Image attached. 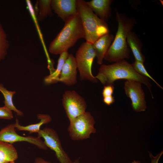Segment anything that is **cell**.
<instances>
[{
	"mask_svg": "<svg viewBox=\"0 0 163 163\" xmlns=\"http://www.w3.org/2000/svg\"><path fill=\"white\" fill-rule=\"evenodd\" d=\"M95 77L105 85H113L115 81L119 79L136 81L145 85L152 95L149 79L137 73L132 65L124 59L111 65L102 64Z\"/></svg>",
	"mask_w": 163,
	"mask_h": 163,
	"instance_id": "obj_1",
	"label": "cell"
},
{
	"mask_svg": "<svg viewBox=\"0 0 163 163\" xmlns=\"http://www.w3.org/2000/svg\"><path fill=\"white\" fill-rule=\"evenodd\" d=\"M85 38V32L78 14L65 22L62 30L50 43L49 51L52 54L60 55L73 46L78 40Z\"/></svg>",
	"mask_w": 163,
	"mask_h": 163,
	"instance_id": "obj_2",
	"label": "cell"
},
{
	"mask_svg": "<svg viewBox=\"0 0 163 163\" xmlns=\"http://www.w3.org/2000/svg\"><path fill=\"white\" fill-rule=\"evenodd\" d=\"M116 16L118 23L117 30L104 59L110 62H116L129 58V50L127 37L135 23L133 19L117 12Z\"/></svg>",
	"mask_w": 163,
	"mask_h": 163,
	"instance_id": "obj_3",
	"label": "cell"
},
{
	"mask_svg": "<svg viewBox=\"0 0 163 163\" xmlns=\"http://www.w3.org/2000/svg\"><path fill=\"white\" fill-rule=\"evenodd\" d=\"M76 6L85 32L86 42L92 44L101 36L109 33V27L106 21L93 12L86 1L76 0Z\"/></svg>",
	"mask_w": 163,
	"mask_h": 163,
	"instance_id": "obj_4",
	"label": "cell"
},
{
	"mask_svg": "<svg viewBox=\"0 0 163 163\" xmlns=\"http://www.w3.org/2000/svg\"><path fill=\"white\" fill-rule=\"evenodd\" d=\"M95 57L92 44L86 42L83 43L78 49L75 58L81 80L97 82L92 72V65Z\"/></svg>",
	"mask_w": 163,
	"mask_h": 163,
	"instance_id": "obj_5",
	"label": "cell"
},
{
	"mask_svg": "<svg viewBox=\"0 0 163 163\" xmlns=\"http://www.w3.org/2000/svg\"><path fill=\"white\" fill-rule=\"evenodd\" d=\"M69 122L68 131L73 140L88 139L91 134L96 133L95 120L90 112L86 111Z\"/></svg>",
	"mask_w": 163,
	"mask_h": 163,
	"instance_id": "obj_6",
	"label": "cell"
},
{
	"mask_svg": "<svg viewBox=\"0 0 163 163\" xmlns=\"http://www.w3.org/2000/svg\"><path fill=\"white\" fill-rule=\"evenodd\" d=\"M62 104L69 122L86 111L87 107L84 98L74 90L65 92Z\"/></svg>",
	"mask_w": 163,
	"mask_h": 163,
	"instance_id": "obj_7",
	"label": "cell"
},
{
	"mask_svg": "<svg viewBox=\"0 0 163 163\" xmlns=\"http://www.w3.org/2000/svg\"><path fill=\"white\" fill-rule=\"evenodd\" d=\"M37 136L43 138L46 146L54 152L60 163H72L73 161L63 149L58 134L55 130L45 127L40 129L37 133Z\"/></svg>",
	"mask_w": 163,
	"mask_h": 163,
	"instance_id": "obj_8",
	"label": "cell"
},
{
	"mask_svg": "<svg viewBox=\"0 0 163 163\" xmlns=\"http://www.w3.org/2000/svg\"><path fill=\"white\" fill-rule=\"evenodd\" d=\"M141 84L132 80H126L124 83L125 94L131 101L133 110L136 112L145 111L147 108L145 94Z\"/></svg>",
	"mask_w": 163,
	"mask_h": 163,
	"instance_id": "obj_9",
	"label": "cell"
},
{
	"mask_svg": "<svg viewBox=\"0 0 163 163\" xmlns=\"http://www.w3.org/2000/svg\"><path fill=\"white\" fill-rule=\"evenodd\" d=\"M14 123L9 124L0 130V141L12 144L21 142H26L36 145L39 149L46 150L48 147L41 138L37 136H24L17 133Z\"/></svg>",
	"mask_w": 163,
	"mask_h": 163,
	"instance_id": "obj_10",
	"label": "cell"
},
{
	"mask_svg": "<svg viewBox=\"0 0 163 163\" xmlns=\"http://www.w3.org/2000/svg\"><path fill=\"white\" fill-rule=\"evenodd\" d=\"M76 0H51L53 10L65 22L78 14Z\"/></svg>",
	"mask_w": 163,
	"mask_h": 163,
	"instance_id": "obj_11",
	"label": "cell"
},
{
	"mask_svg": "<svg viewBox=\"0 0 163 163\" xmlns=\"http://www.w3.org/2000/svg\"><path fill=\"white\" fill-rule=\"evenodd\" d=\"M77 65L75 57L69 54L62 66L59 82L68 86H72L77 82Z\"/></svg>",
	"mask_w": 163,
	"mask_h": 163,
	"instance_id": "obj_12",
	"label": "cell"
},
{
	"mask_svg": "<svg viewBox=\"0 0 163 163\" xmlns=\"http://www.w3.org/2000/svg\"><path fill=\"white\" fill-rule=\"evenodd\" d=\"M114 38L112 34H107L100 37L92 44L98 64H102L103 60Z\"/></svg>",
	"mask_w": 163,
	"mask_h": 163,
	"instance_id": "obj_13",
	"label": "cell"
},
{
	"mask_svg": "<svg viewBox=\"0 0 163 163\" xmlns=\"http://www.w3.org/2000/svg\"><path fill=\"white\" fill-rule=\"evenodd\" d=\"M111 0H92L86 2L93 12L99 18L106 21L110 16Z\"/></svg>",
	"mask_w": 163,
	"mask_h": 163,
	"instance_id": "obj_14",
	"label": "cell"
},
{
	"mask_svg": "<svg viewBox=\"0 0 163 163\" xmlns=\"http://www.w3.org/2000/svg\"><path fill=\"white\" fill-rule=\"evenodd\" d=\"M37 118L40 121L37 123L24 126L19 124L18 120L16 118L14 123L15 128L19 131H27L29 133H38L40 130L41 126L43 124L50 123L51 120L50 116L47 114H39Z\"/></svg>",
	"mask_w": 163,
	"mask_h": 163,
	"instance_id": "obj_15",
	"label": "cell"
},
{
	"mask_svg": "<svg viewBox=\"0 0 163 163\" xmlns=\"http://www.w3.org/2000/svg\"><path fill=\"white\" fill-rule=\"evenodd\" d=\"M18 158L17 151L12 144L0 141V162L8 163Z\"/></svg>",
	"mask_w": 163,
	"mask_h": 163,
	"instance_id": "obj_16",
	"label": "cell"
},
{
	"mask_svg": "<svg viewBox=\"0 0 163 163\" xmlns=\"http://www.w3.org/2000/svg\"><path fill=\"white\" fill-rule=\"evenodd\" d=\"M126 42L131 49L135 60L144 63L145 58L142 53L140 41L135 34L130 31L127 35Z\"/></svg>",
	"mask_w": 163,
	"mask_h": 163,
	"instance_id": "obj_17",
	"label": "cell"
},
{
	"mask_svg": "<svg viewBox=\"0 0 163 163\" xmlns=\"http://www.w3.org/2000/svg\"><path fill=\"white\" fill-rule=\"evenodd\" d=\"M69 55L68 51H64L59 55L56 69L54 72L46 76L44 78V81L46 83L53 84L59 82L62 66Z\"/></svg>",
	"mask_w": 163,
	"mask_h": 163,
	"instance_id": "obj_18",
	"label": "cell"
},
{
	"mask_svg": "<svg viewBox=\"0 0 163 163\" xmlns=\"http://www.w3.org/2000/svg\"><path fill=\"white\" fill-rule=\"evenodd\" d=\"M0 92L2 94L4 98L3 101L4 106L14 111L18 116H23V113L16 108L13 101V97L16 92L8 90L2 83H0Z\"/></svg>",
	"mask_w": 163,
	"mask_h": 163,
	"instance_id": "obj_19",
	"label": "cell"
},
{
	"mask_svg": "<svg viewBox=\"0 0 163 163\" xmlns=\"http://www.w3.org/2000/svg\"><path fill=\"white\" fill-rule=\"evenodd\" d=\"M51 0H39L38 1V6L37 19L41 21L48 17L53 15L51 6Z\"/></svg>",
	"mask_w": 163,
	"mask_h": 163,
	"instance_id": "obj_20",
	"label": "cell"
},
{
	"mask_svg": "<svg viewBox=\"0 0 163 163\" xmlns=\"http://www.w3.org/2000/svg\"><path fill=\"white\" fill-rule=\"evenodd\" d=\"M9 47L7 34L0 22V63L5 58Z\"/></svg>",
	"mask_w": 163,
	"mask_h": 163,
	"instance_id": "obj_21",
	"label": "cell"
},
{
	"mask_svg": "<svg viewBox=\"0 0 163 163\" xmlns=\"http://www.w3.org/2000/svg\"><path fill=\"white\" fill-rule=\"evenodd\" d=\"M131 65L137 73L143 76L151 79L158 87L163 89V88L148 73L143 63L135 60Z\"/></svg>",
	"mask_w": 163,
	"mask_h": 163,
	"instance_id": "obj_22",
	"label": "cell"
},
{
	"mask_svg": "<svg viewBox=\"0 0 163 163\" xmlns=\"http://www.w3.org/2000/svg\"><path fill=\"white\" fill-rule=\"evenodd\" d=\"M13 117L12 110L4 106L0 107V119L11 120Z\"/></svg>",
	"mask_w": 163,
	"mask_h": 163,
	"instance_id": "obj_23",
	"label": "cell"
},
{
	"mask_svg": "<svg viewBox=\"0 0 163 163\" xmlns=\"http://www.w3.org/2000/svg\"><path fill=\"white\" fill-rule=\"evenodd\" d=\"M114 90L113 85H105L102 90V94L103 97L112 95Z\"/></svg>",
	"mask_w": 163,
	"mask_h": 163,
	"instance_id": "obj_24",
	"label": "cell"
},
{
	"mask_svg": "<svg viewBox=\"0 0 163 163\" xmlns=\"http://www.w3.org/2000/svg\"><path fill=\"white\" fill-rule=\"evenodd\" d=\"M149 153L151 160V163H158L159 159L163 154V151H162L155 156H154L151 152H149Z\"/></svg>",
	"mask_w": 163,
	"mask_h": 163,
	"instance_id": "obj_25",
	"label": "cell"
},
{
	"mask_svg": "<svg viewBox=\"0 0 163 163\" xmlns=\"http://www.w3.org/2000/svg\"><path fill=\"white\" fill-rule=\"evenodd\" d=\"M115 101L114 97L112 95L103 97V101L106 105L109 106L113 104Z\"/></svg>",
	"mask_w": 163,
	"mask_h": 163,
	"instance_id": "obj_26",
	"label": "cell"
},
{
	"mask_svg": "<svg viewBox=\"0 0 163 163\" xmlns=\"http://www.w3.org/2000/svg\"><path fill=\"white\" fill-rule=\"evenodd\" d=\"M33 163H53L47 161L41 157H37L35 158Z\"/></svg>",
	"mask_w": 163,
	"mask_h": 163,
	"instance_id": "obj_27",
	"label": "cell"
},
{
	"mask_svg": "<svg viewBox=\"0 0 163 163\" xmlns=\"http://www.w3.org/2000/svg\"><path fill=\"white\" fill-rule=\"evenodd\" d=\"M72 163H80L79 159H76L74 161L72 162Z\"/></svg>",
	"mask_w": 163,
	"mask_h": 163,
	"instance_id": "obj_28",
	"label": "cell"
},
{
	"mask_svg": "<svg viewBox=\"0 0 163 163\" xmlns=\"http://www.w3.org/2000/svg\"><path fill=\"white\" fill-rule=\"evenodd\" d=\"M131 163H141V162L139 161H135L134 160Z\"/></svg>",
	"mask_w": 163,
	"mask_h": 163,
	"instance_id": "obj_29",
	"label": "cell"
},
{
	"mask_svg": "<svg viewBox=\"0 0 163 163\" xmlns=\"http://www.w3.org/2000/svg\"><path fill=\"white\" fill-rule=\"evenodd\" d=\"M8 163H15L14 162V161H12Z\"/></svg>",
	"mask_w": 163,
	"mask_h": 163,
	"instance_id": "obj_30",
	"label": "cell"
},
{
	"mask_svg": "<svg viewBox=\"0 0 163 163\" xmlns=\"http://www.w3.org/2000/svg\"><path fill=\"white\" fill-rule=\"evenodd\" d=\"M0 163H5L0 162Z\"/></svg>",
	"mask_w": 163,
	"mask_h": 163,
	"instance_id": "obj_31",
	"label": "cell"
}]
</instances>
